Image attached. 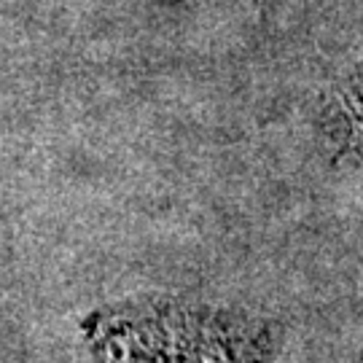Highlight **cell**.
<instances>
[{
    "label": "cell",
    "mask_w": 363,
    "mask_h": 363,
    "mask_svg": "<svg viewBox=\"0 0 363 363\" xmlns=\"http://www.w3.org/2000/svg\"><path fill=\"white\" fill-rule=\"evenodd\" d=\"M94 342L100 363H267L272 355L267 325L178 307L111 315Z\"/></svg>",
    "instance_id": "obj_1"
},
{
    "label": "cell",
    "mask_w": 363,
    "mask_h": 363,
    "mask_svg": "<svg viewBox=\"0 0 363 363\" xmlns=\"http://www.w3.org/2000/svg\"><path fill=\"white\" fill-rule=\"evenodd\" d=\"M345 127H347L352 154L363 159V76L345 97Z\"/></svg>",
    "instance_id": "obj_2"
}]
</instances>
